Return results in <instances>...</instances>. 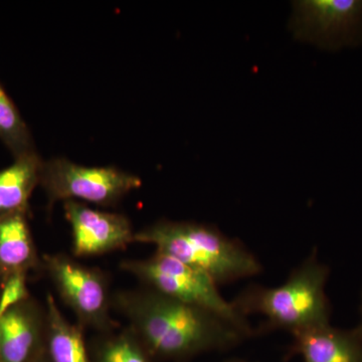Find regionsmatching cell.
<instances>
[{"mask_svg":"<svg viewBox=\"0 0 362 362\" xmlns=\"http://www.w3.org/2000/svg\"><path fill=\"white\" fill-rule=\"evenodd\" d=\"M112 308L127 319L128 327L156 362H182L226 351L249 338L220 316L144 286L113 293Z\"/></svg>","mask_w":362,"mask_h":362,"instance_id":"6da1fadb","label":"cell"},{"mask_svg":"<svg viewBox=\"0 0 362 362\" xmlns=\"http://www.w3.org/2000/svg\"><path fill=\"white\" fill-rule=\"evenodd\" d=\"M330 270L316 252L290 274L287 281L274 288L251 285L233 299L240 315L259 314L266 322L257 334L283 329L291 334L330 323L331 304L326 294Z\"/></svg>","mask_w":362,"mask_h":362,"instance_id":"7a4b0ae2","label":"cell"},{"mask_svg":"<svg viewBox=\"0 0 362 362\" xmlns=\"http://www.w3.org/2000/svg\"><path fill=\"white\" fill-rule=\"evenodd\" d=\"M133 243L152 245L156 252L204 272L218 285L254 277L263 270L239 240L206 223L160 220L135 232Z\"/></svg>","mask_w":362,"mask_h":362,"instance_id":"3957f363","label":"cell"},{"mask_svg":"<svg viewBox=\"0 0 362 362\" xmlns=\"http://www.w3.org/2000/svg\"><path fill=\"white\" fill-rule=\"evenodd\" d=\"M120 268L138 279L144 287L211 312L249 338L256 335L247 318L221 296L218 285L204 272L158 252L146 259H124Z\"/></svg>","mask_w":362,"mask_h":362,"instance_id":"277c9868","label":"cell"},{"mask_svg":"<svg viewBox=\"0 0 362 362\" xmlns=\"http://www.w3.org/2000/svg\"><path fill=\"white\" fill-rule=\"evenodd\" d=\"M40 185L47 195L49 206L61 201L111 206L141 187L142 180L115 166H84L64 157H54L42 162Z\"/></svg>","mask_w":362,"mask_h":362,"instance_id":"5b68a950","label":"cell"},{"mask_svg":"<svg viewBox=\"0 0 362 362\" xmlns=\"http://www.w3.org/2000/svg\"><path fill=\"white\" fill-rule=\"evenodd\" d=\"M42 266L59 298L77 317L78 325L98 333L115 331L112 319V293L103 271L78 263L66 254H47Z\"/></svg>","mask_w":362,"mask_h":362,"instance_id":"8992f818","label":"cell"},{"mask_svg":"<svg viewBox=\"0 0 362 362\" xmlns=\"http://www.w3.org/2000/svg\"><path fill=\"white\" fill-rule=\"evenodd\" d=\"M294 7L298 37L327 49L362 45V0H303Z\"/></svg>","mask_w":362,"mask_h":362,"instance_id":"52a82bcc","label":"cell"},{"mask_svg":"<svg viewBox=\"0 0 362 362\" xmlns=\"http://www.w3.org/2000/svg\"><path fill=\"white\" fill-rule=\"evenodd\" d=\"M64 211L71 228V251L77 258L100 256L133 244L135 232L124 214L92 209L76 201L64 202Z\"/></svg>","mask_w":362,"mask_h":362,"instance_id":"ba28073f","label":"cell"},{"mask_svg":"<svg viewBox=\"0 0 362 362\" xmlns=\"http://www.w3.org/2000/svg\"><path fill=\"white\" fill-rule=\"evenodd\" d=\"M47 311L23 301L0 318L1 362H35L45 350Z\"/></svg>","mask_w":362,"mask_h":362,"instance_id":"9c48e42d","label":"cell"},{"mask_svg":"<svg viewBox=\"0 0 362 362\" xmlns=\"http://www.w3.org/2000/svg\"><path fill=\"white\" fill-rule=\"evenodd\" d=\"M292 354L303 362H362V331L318 326L292 335Z\"/></svg>","mask_w":362,"mask_h":362,"instance_id":"30bf717a","label":"cell"},{"mask_svg":"<svg viewBox=\"0 0 362 362\" xmlns=\"http://www.w3.org/2000/svg\"><path fill=\"white\" fill-rule=\"evenodd\" d=\"M42 160L37 152L14 158L0 170V218L25 211L33 189L40 185Z\"/></svg>","mask_w":362,"mask_h":362,"instance_id":"8fae6325","label":"cell"},{"mask_svg":"<svg viewBox=\"0 0 362 362\" xmlns=\"http://www.w3.org/2000/svg\"><path fill=\"white\" fill-rule=\"evenodd\" d=\"M45 349L52 362H92L84 329L71 324L51 294L47 296Z\"/></svg>","mask_w":362,"mask_h":362,"instance_id":"7c38bea8","label":"cell"},{"mask_svg":"<svg viewBox=\"0 0 362 362\" xmlns=\"http://www.w3.org/2000/svg\"><path fill=\"white\" fill-rule=\"evenodd\" d=\"M37 264L25 211L0 218V268L7 278Z\"/></svg>","mask_w":362,"mask_h":362,"instance_id":"4fadbf2b","label":"cell"},{"mask_svg":"<svg viewBox=\"0 0 362 362\" xmlns=\"http://www.w3.org/2000/svg\"><path fill=\"white\" fill-rule=\"evenodd\" d=\"M89 347L92 362H156L129 327L98 333Z\"/></svg>","mask_w":362,"mask_h":362,"instance_id":"5bb4252c","label":"cell"},{"mask_svg":"<svg viewBox=\"0 0 362 362\" xmlns=\"http://www.w3.org/2000/svg\"><path fill=\"white\" fill-rule=\"evenodd\" d=\"M0 140L14 158L37 152L32 133L18 107L0 83Z\"/></svg>","mask_w":362,"mask_h":362,"instance_id":"9a60e30c","label":"cell"},{"mask_svg":"<svg viewBox=\"0 0 362 362\" xmlns=\"http://www.w3.org/2000/svg\"><path fill=\"white\" fill-rule=\"evenodd\" d=\"M25 274H14L6 279L0 296V318L9 309L28 299Z\"/></svg>","mask_w":362,"mask_h":362,"instance_id":"2e32d148","label":"cell"},{"mask_svg":"<svg viewBox=\"0 0 362 362\" xmlns=\"http://www.w3.org/2000/svg\"><path fill=\"white\" fill-rule=\"evenodd\" d=\"M35 362H52L49 356H47V349H45V351L40 354L39 358H37Z\"/></svg>","mask_w":362,"mask_h":362,"instance_id":"e0dca14e","label":"cell"},{"mask_svg":"<svg viewBox=\"0 0 362 362\" xmlns=\"http://www.w3.org/2000/svg\"><path fill=\"white\" fill-rule=\"evenodd\" d=\"M223 362H252V361H246V359H242V358H230V359H228V361H225Z\"/></svg>","mask_w":362,"mask_h":362,"instance_id":"ac0fdd59","label":"cell"},{"mask_svg":"<svg viewBox=\"0 0 362 362\" xmlns=\"http://www.w3.org/2000/svg\"><path fill=\"white\" fill-rule=\"evenodd\" d=\"M359 328H361V330L362 331V296H361V322H359L358 325Z\"/></svg>","mask_w":362,"mask_h":362,"instance_id":"d6986e66","label":"cell"},{"mask_svg":"<svg viewBox=\"0 0 362 362\" xmlns=\"http://www.w3.org/2000/svg\"><path fill=\"white\" fill-rule=\"evenodd\" d=\"M0 362H1V359H0Z\"/></svg>","mask_w":362,"mask_h":362,"instance_id":"ffe728a7","label":"cell"}]
</instances>
